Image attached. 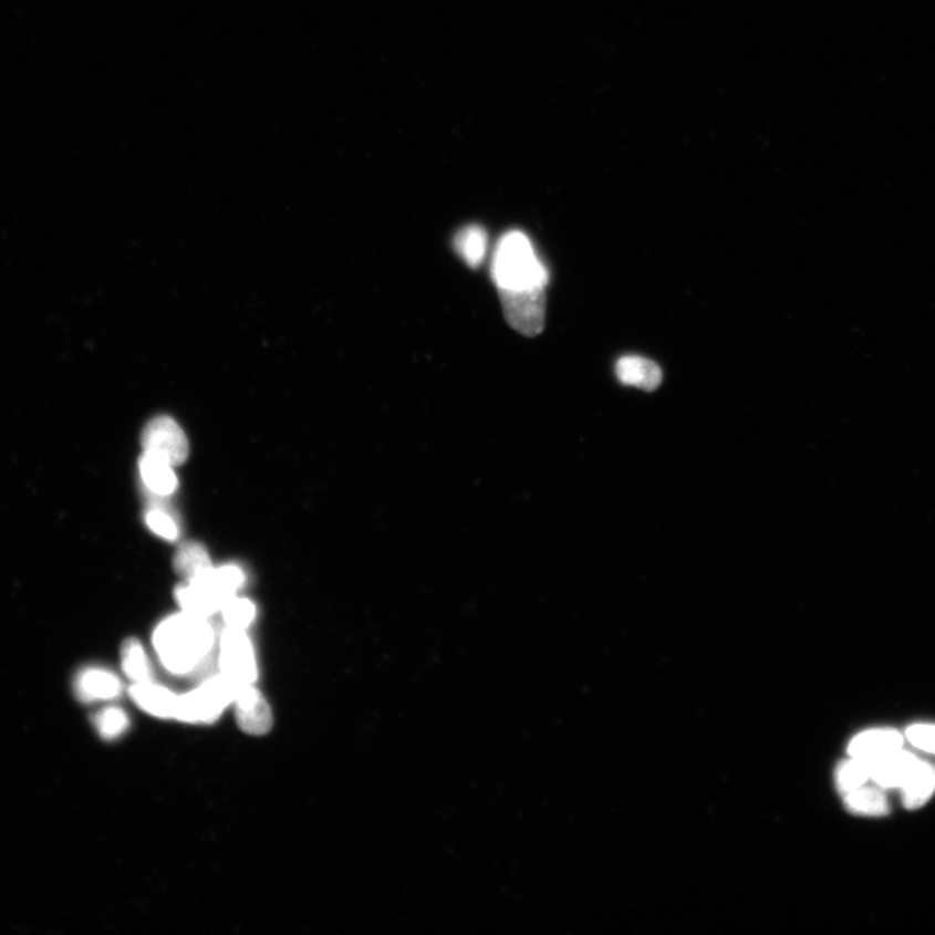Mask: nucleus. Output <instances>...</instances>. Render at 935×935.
Masks as SVG:
<instances>
[{
    "mask_svg": "<svg viewBox=\"0 0 935 935\" xmlns=\"http://www.w3.org/2000/svg\"><path fill=\"white\" fill-rule=\"evenodd\" d=\"M129 717L123 708L107 707L94 717L96 730L104 739H116L129 729Z\"/></svg>",
    "mask_w": 935,
    "mask_h": 935,
    "instance_id": "21",
    "label": "nucleus"
},
{
    "mask_svg": "<svg viewBox=\"0 0 935 935\" xmlns=\"http://www.w3.org/2000/svg\"><path fill=\"white\" fill-rule=\"evenodd\" d=\"M489 238L480 226H468L456 233L454 249L470 268L480 267L488 253Z\"/></svg>",
    "mask_w": 935,
    "mask_h": 935,
    "instance_id": "15",
    "label": "nucleus"
},
{
    "mask_svg": "<svg viewBox=\"0 0 935 935\" xmlns=\"http://www.w3.org/2000/svg\"><path fill=\"white\" fill-rule=\"evenodd\" d=\"M122 665L125 676L132 679L133 684L154 681L152 663H149L146 651L137 638H129L124 642Z\"/></svg>",
    "mask_w": 935,
    "mask_h": 935,
    "instance_id": "17",
    "label": "nucleus"
},
{
    "mask_svg": "<svg viewBox=\"0 0 935 935\" xmlns=\"http://www.w3.org/2000/svg\"><path fill=\"white\" fill-rule=\"evenodd\" d=\"M491 277L498 291L546 288L550 281L549 269L520 230L500 237L492 257Z\"/></svg>",
    "mask_w": 935,
    "mask_h": 935,
    "instance_id": "2",
    "label": "nucleus"
},
{
    "mask_svg": "<svg viewBox=\"0 0 935 935\" xmlns=\"http://www.w3.org/2000/svg\"><path fill=\"white\" fill-rule=\"evenodd\" d=\"M902 745L903 737L895 730H871L851 740L849 754L851 758L873 761L900 750Z\"/></svg>",
    "mask_w": 935,
    "mask_h": 935,
    "instance_id": "12",
    "label": "nucleus"
},
{
    "mask_svg": "<svg viewBox=\"0 0 935 935\" xmlns=\"http://www.w3.org/2000/svg\"><path fill=\"white\" fill-rule=\"evenodd\" d=\"M175 467L156 456L145 454L139 460V474L148 491L166 498L177 490L178 480Z\"/></svg>",
    "mask_w": 935,
    "mask_h": 935,
    "instance_id": "13",
    "label": "nucleus"
},
{
    "mask_svg": "<svg viewBox=\"0 0 935 935\" xmlns=\"http://www.w3.org/2000/svg\"><path fill=\"white\" fill-rule=\"evenodd\" d=\"M238 686L220 673L206 679L197 689L178 694L174 720L187 724L219 720L224 710L233 706Z\"/></svg>",
    "mask_w": 935,
    "mask_h": 935,
    "instance_id": "3",
    "label": "nucleus"
},
{
    "mask_svg": "<svg viewBox=\"0 0 935 935\" xmlns=\"http://www.w3.org/2000/svg\"><path fill=\"white\" fill-rule=\"evenodd\" d=\"M77 698L85 703L114 700L123 693V684L114 673L103 668H86L74 681Z\"/></svg>",
    "mask_w": 935,
    "mask_h": 935,
    "instance_id": "8",
    "label": "nucleus"
},
{
    "mask_svg": "<svg viewBox=\"0 0 935 935\" xmlns=\"http://www.w3.org/2000/svg\"><path fill=\"white\" fill-rule=\"evenodd\" d=\"M917 761L914 755L902 751V748H900V750L890 752L885 757L868 762H870L871 778L874 782L879 783L881 788L892 789L903 788Z\"/></svg>",
    "mask_w": 935,
    "mask_h": 935,
    "instance_id": "9",
    "label": "nucleus"
},
{
    "mask_svg": "<svg viewBox=\"0 0 935 935\" xmlns=\"http://www.w3.org/2000/svg\"><path fill=\"white\" fill-rule=\"evenodd\" d=\"M149 530L167 541H176L179 537L178 523L168 511L160 507H153L146 513Z\"/></svg>",
    "mask_w": 935,
    "mask_h": 935,
    "instance_id": "22",
    "label": "nucleus"
},
{
    "mask_svg": "<svg viewBox=\"0 0 935 935\" xmlns=\"http://www.w3.org/2000/svg\"><path fill=\"white\" fill-rule=\"evenodd\" d=\"M212 561L204 544L186 542L179 546L175 557V570L187 582L212 570Z\"/></svg>",
    "mask_w": 935,
    "mask_h": 935,
    "instance_id": "16",
    "label": "nucleus"
},
{
    "mask_svg": "<svg viewBox=\"0 0 935 935\" xmlns=\"http://www.w3.org/2000/svg\"><path fill=\"white\" fill-rule=\"evenodd\" d=\"M227 626L247 631L257 617V607L247 598L231 596L221 609Z\"/></svg>",
    "mask_w": 935,
    "mask_h": 935,
    "instance_id": "20",
    "label": "nucleus"
},
{
    "mask_svg": "<svg viewBox=\"0 0 935 935\" xmlns=\"http://www.w3.org/2000/svg\"><path fill=\"white\" fill-rule=\"evenodd\" d=\"M141 444L145 454L166 460L175 468L189 458V440L170 416L153 418L142 432Z\"/></svg>",
    "mask_w": 935,
    "mask_h": 935,
    "instance_id": "6",
    "label": "nucleus"
},
{
    "mask_svg": "<svg viewBox=\"0 0 935 935\" xmlns=\"http://www.w3.org/2000/svg\"><path fill=\"white\" fill-rule=\"evenodd\" d=\"M216 634L208 619L183 611L156 626L153 645L163 667L185 676L198 669L211 655Z\"/></svg>",
    "mask_w": 935,
    "mask_h": 935,
    "instance_id": "1",
    "label": "nucleus"
},
{
    "mask_svg": "<svg viewBox=\"0 0 935 935\" xmlns=\"http://www.w3.org/2000/svg\"><path fill=\"white\" fill-rule=\"evenodd\" d=\"M219 667L226 676L237 685L256 684L258 679V663L256 650L246 631L227 626L220 634Z\"/></svg>",
    "mask_w": 935,
    "mask_h": 935,
    "instance_id": "4",
    "label": "nucleus"
},
{
    "mask_svg": "<svg viewBox=\"0 0 935 935\" xmlns=\"http://www.w3.org/2000/svg\"><path fill=\"white\" fill-rule=\"evenodd\" d=\"M131 698L146 714L158 719H175L178 694L166 686L149 683L133 684L129 689Z\"/></svg>",
    "mask_w": 935,
    "mask_h": 935,
    "instance_id": "10",
    "label": "nucleus"
},
{
    "mask_svg": "<svg viewBox=\"0 0 935 935\" xmlns=\"http://www.w3.org/2000/svg\"><path fill=\"white\" fill-rule=\"evenodd\" d=\"M902 789L904 806L908 810H917L929 800L935 790V770L927 762L918 760Z\"/></svg>",
    "mask_w": 935,
    "mask_h": 935,
    "instance_id": "14",
    "label": "nucleus"
},
{
    "mask_svg": "<svg viewBox=\"0 0 935 935\" xmlns=\"http://www.w3.org/2000/svg\"><path fill=\"white\" fill-rule=\"evenodd\" d=\"M233 706L238 728L246 735L261 737L272 730V708L256 684L239 685Z\"/></svg>",
    "mask_w": 935,
    "mask_h": 935,
    "instance_id": "7",
    "label": "nucleus"
},
{
    "mask_svg": "<svg viewBox=\"0 0 935 935\" xmlns=\"http://www.w3.org/2000/svg\"><path fill=\"white\" fill-rule=\"evenodd\" d=\"M910 742L927 752L935 754V725H912L906 731Z\"/></svg>",
    "mask_w": 935,
    "mask_h": 935,
    "instance_id": "23",
    "label": "nucleus"
},
{
    "mask_svg": "<svg viewBox=\"0 0 935 935\" xmlns=\"http://www.w3.org/2000/svg\"><path fill=\"white\" fill-rule=\"evenodd\" d=\"M871 778L870 762L863 759L852 758L848 761L841 762L837 768L835 782L837 788L843 794L862 788Z\"/></svg>",
    "mask_w": 935,
    "mask_h": 935,
    "instance_id": "19",
    "label": "nucleus"
},
{
    "mask_svg": "<svg viewBox=\"0 0 935 935\" xmlns=\"http://www.w3.org/2000/svg\"><path fill=\"white\" fill-rule=\"evenodd\" d=\"M505 318L515 331L536 336L543 332L546 323V288L498 291Z\"/></svg>",
    "mask_w": 935,
    "mask_h": 935,
    "instance_id": "5",
    "label": "nucleus"
},
{
    "mask_svg": "<svg viewBox=\"0 0 935 935\" xmlns=\"http://www.w3.org/2000/svg\"><path fill=\"white\" fill-rule=\"evenodd\" d=\"M844 806L852 813L884 817L890 811L887 799L879 789L859 788L844 794Z\"/></svg>",
    "mask_w": 935,
    "mask_h": 935,
    "instance_id": "18",
    "label": "nucleus"
},
{
    "mask_svg": "<svg viewBox=\"0 0 935 935\" xmlns=\"http://www.w3.org/2000/svg\"><path fill=\"white\" fill-rule=\"evenodd\" d=\"M616 376L621 384L654 392L663 381L661 366L646 357L626 355L616 363Z\"/></svg>",
    "mask_w": 935,
    "mask_h": 935,
    "instance_id": "11",
    "label": "nucleus"
}]
</instances>
